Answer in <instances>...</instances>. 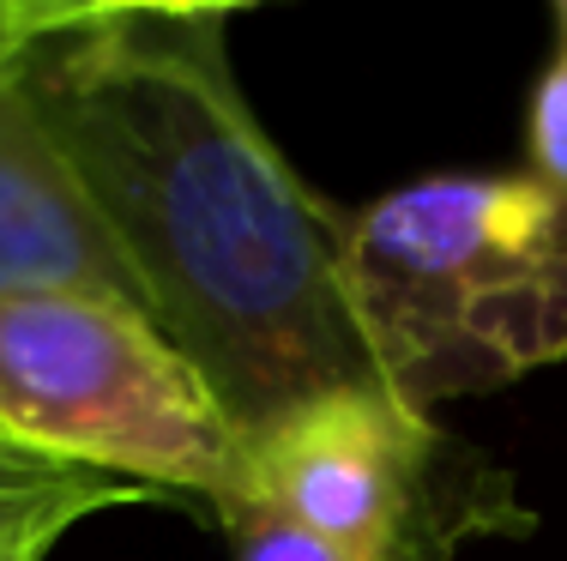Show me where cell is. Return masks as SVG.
Masks as SVG:
<instances>
[{"label": "cell", "mask_w": 567, "mask_h": 561, "mask_svg": "<svg viewBox=\"0 0 567 561\" xmlns=\"http://www.w3.org/2000/svg\"><path fill=\"white\" fill-rule=\"evenodd\" d=\"M344 309L374 386L411 411L567 363V194L525 176H429L344 236Z\"/></svg>", "instance_id": "obj_2"}, {"label": "cell", "mask_w": 567, "mask_h": 561, "mask_svg": "<svg viewBox=\"0 0 567 561\" xmlns=\"http://www.w3.org/2000/svg\"><path fill=\"white\" fill-rule=\"evenodd\" d=\"M0 435L49 465L199 496L224 526L248 496V435L206 374L103 297L0 302Z\"/></svg>", "instance_id": "obj_3"}, {"label": "cell", "mask_w": 567, "mask_h": 561, "mask_svg": "<svg viewBox=\"0 0 567 561\" xmlns=\"http://www.w3.org/2000/svg\"><path fill=\"white\" fill-rule=\"evenodd\" d=\"M260 0H79L85 19H229Z\"/></svg>", "instance_id": "obj_9"}, {"label": "cell", "mask_w": 567, "mask_h": 561, "mask_svg": "<svg viewBox=\"0 0 567 561\" xmlns=\"http://www.w3.org/2000/svg\"><path fill=\"white\" fill-rule=\"evenodd\" d=\"M152 326L241 435L374 381L344 309L350 224L241 103L224 19H85L12 55Z\"/></svg>", "instance_id": "obj_1"}, {"label": "cell", "mask_w": 567, "mask_h": 561, "mask_svg": "<svg viewBox=\"0 0 567 561\" xmlns=\"http://www.w3.org/2000/svg\"><path fill=\"white\" fill-rule=\"evenodd\" d=\"M447 453L453 440L386 386H332L248 435L236 519L278 513L350 561H441L429 550V501Z\"/></svg>", "instance_id": "obj_4"}, {"label": "cell", "mask_w": 567, "mask_h": 561, "mask_svg": "<svg viewBox=\"0 0 567 561\" xmlns=\"http://www.w3.org/2000/svg\"><path fill=\"white\" fill-rule=\"evenodd\" d=\"M37 471H55L49 459H31V453H19L7 435H0V484H12V477H37Z\"/></svg>", "instance_id": "obj_10"}, {"label": "cell", "mask_w": 567, "mask_h": 561, "mask_svg": "<svg viewBox=\"0 0 567 561\" xmlns=\"http://www.w3.org/2000/svg\"><path fill=\"white\" fill-rule=\"evenodd\" d=\"M0 19H24V24H31V31H49V24L37 19V12L24 7V0H0Z\"/></svg>", "instance_id": "obj_13"}, {"label": "cell", "mask_w": 567, "mask_h": 561, "mask_svg": "<svg viewBox=\"0 0 567 561\" xmlns=\"http://www.w3.org/2000/svg\"><path fill=\"white\" fill-rule=\"evenodd\" d=\"M24 7H31L37 19L49 24V31H61V24H85V12H79V0H24Z\"/></svg>", "instance_id": "obj_11"}, {"label": "cell", "mask_w": 567, "mask_h": 561, "mask_svg": "<svg viewBox=\"0 0 567 561\" xmlns=\"http://www.w3.org/2000/svg\"><path fill=\"white\" fill-rule=\"evenodd\" d=\"M549 7H556V49L532 91V176L567 194V0Z\"/></svg>", "instance_id": "obj_7"}, {"label": "cell", "mask_w": 567, "mask_h": 561, "mask_svg": "<svg viewBox=\"0 0 567 561\" xmlns=\"http://www.w3.org/2000/svg\"><path fill=\"white\" fill-rule=\"evenodd\" d=\"M140 496H145L140 484H121V477H103V471H73V465L12 477V484H0V561H49V550L79 519Z\"/></svg>", "instance_id": "obj_6"}, {"label": "cell", "mask_w": 567, "mask_h": 561, "mask_svg": "<svg viewBox=\"0 0 567 561\" xmlns=\"http://www.w3.org/2000/svg\"><path fill=\"white\" fill-rule=\"evenodd\" d=\"M229 531L241 538V561H350L332 543H320L315 531L290 526L278 513H241Z\"/></svg>", "instance_id": "obj_8"}, {"label": "cell", "mask_w": 567, "mask_h": 561, "mask_svg": "<svg viewBox=\"0 0 567 561\" xmlns=\"http://www.w3.org/2000/svg\"><path fill=\"white\" fill-rule=\"evenodd\" d=\"M31 37H37V31H31L24 19H0V66H7L12 55H19V49L31 43Z\"/></svg>", "instance_id": "obj_12"}, {"label": "cell", "mask_w": 567, "mask_h": 561, "mask_svg": "<svg viewBox=\"0 0 567 561\" xmlns=\"http://www.w3.org/2000/svg\"><path fill=\"white\" fill-rule=\"evenodd\" d=\"M7 297H103L145 314L127 260L37 122L12 61L0 66V302Z\"/></svg>", "instance_id": "obj_5"}]
</instances>
